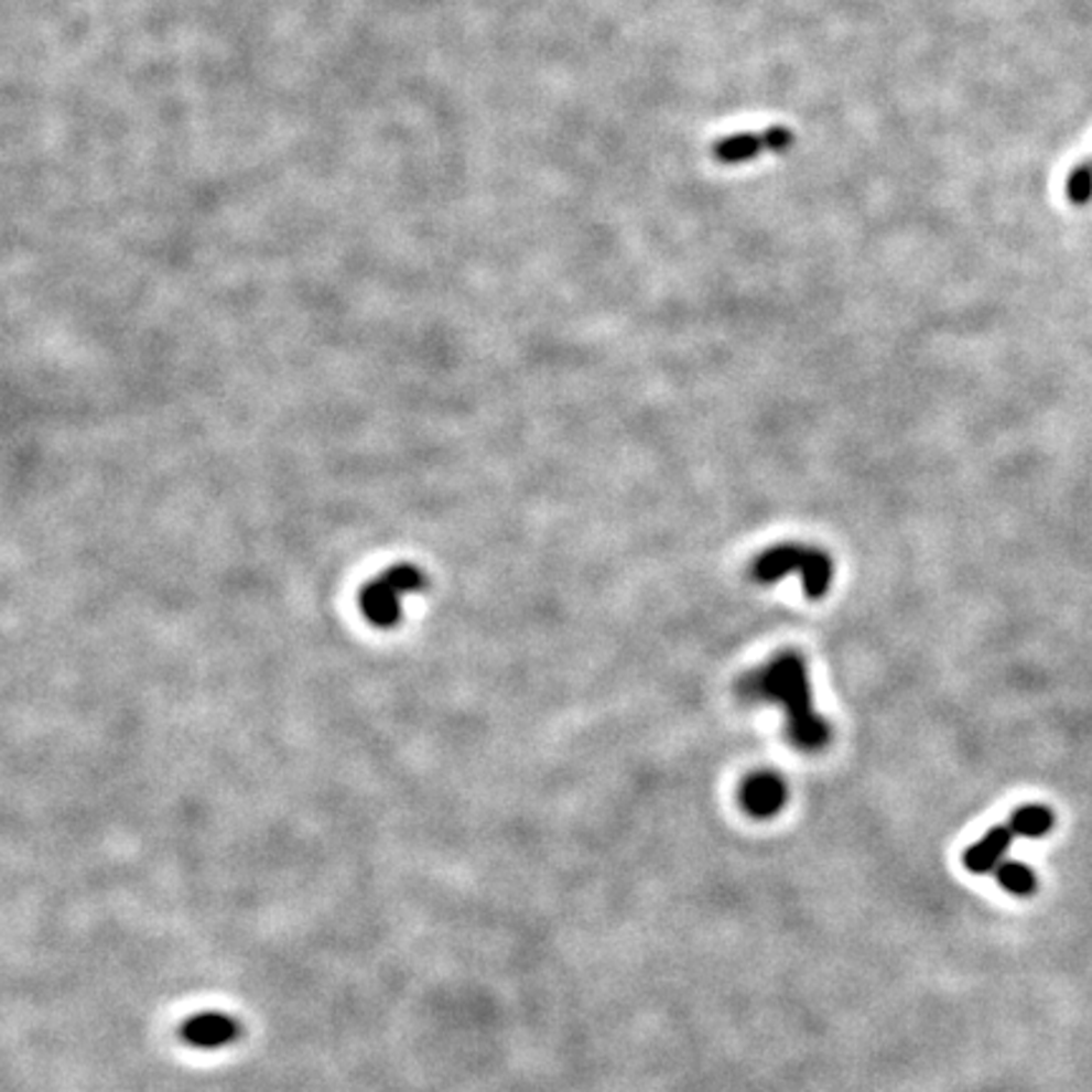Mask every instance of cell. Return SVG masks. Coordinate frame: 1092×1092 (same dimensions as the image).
I'll return each mask as SVG.
<instances>
[{"instance_id":"cell-8","label":"cell","mask_w":1092,"mask_h":1092,"mask_svg":"<svg viewBox=\"0 0 1092 1092\" xmlns=\"http://www.w3.org/2000/svg\"><path fill=\"white\" fill-rule=\"evenodd\" d=\"M996 880L1012 896H1031L1037 888V875L1025 863H1004L996 867Z\"/></svg>"},{"instance_id":"cell-4","label":"cell","mask_w":1092,"mask_h":1092,"mask_svg":"<svg viewBox=\"0 0 1092 1092\" xmlns=\"http://www.w3.org/2000/svg\"><path fill=\"white\" fill-rule=\"evenodd\" d=\"M787 802V785L771 771H759L742 785V807L756 820L779 814Z\"/></svg>"},{"instance_id":"cell-1","label":"cell","mask_w":1092,"mask_h":1092,"mask_svg":"<svg viewBox=\"0 0 1092 1092\" xmlns=\"http://www.w3.org/2000/svg\"><path fill=\"white\" fill-rule=\"evenodd\" d=\"M744 701L759 703H781L787 713V731L792 744L802 752H820L830 742L832 731L828 721L817 716L812 703L810 675H807L804 660L797 652L777 656L754 673L744 675L736 685Z\"/></svg>"},{"instance_id":"cell-6","label":"cell","mask_w":1092,"mask_h":1092,"mask_svg":"<svg viewBox=\"0 0 1092 1092\" xmlns=\"http://www.w3.org/2000/svg\"><path fill=\"white\" fill-rule=\"evenodd\" d=\"M1012 840H1014V832H1012L1009 824H1007V828L988 830L986 835L976 842V845H971L966 850L964 865L969 867L971 873H976V875H984V873L996 871V867H999V863H1002L1004 853H1007V850H1009Z\"/></svg>"},{"instance_id":"cell-7","label":"cell","mask_w":1092,"mask_h":1092,"mask_svg":"<svg viewBox=\"0 0 1092 1092\" xmlns=\"http://www.w3.org/2000/svg\"><path fill=\"white\" fill-rule=\"evenodd\" d=\"M1055 814L1042 804H1027L1012 814L1009 828L1014 835L1021 837H1042L1052 830Z\"/></svg>"},{"instance_id":"cell-2","label":"cell","mask_w":1092,"mask_h":1092,"mask_svg":"<svg viewBox=\"0 0 1092 1092\" xmlns=\"http://www.w3.org/2000/svg\"><path fill=\"white\" fill-rule=\"evenodd\" d=\"M787 574H799L807 597L820 599L828 595L835 570H832V559L828 554L802 544L774 547L756 559L752 570V577L761 584H774Z\"/></svg>"},{"instance_id":"cell-5","label":"cell","mask_w":1092,"mask_h":1092,"mask_svg":"<svg viewBox=\"0 0 1092 1092\" xmlns=\"http://www.w3.org/2000/svg\"><path fill=\"white\" fill-rule=\"evenodd\" d=\"M415 584H418V574L412 570H398L387 574V577L372 584V590H369L367 597L363 599L367 615L372 617V620L387 625L394 617V607H398L394 597H398L402 590L408 592L410 587H415Z\"/></svg>"},{"instance_id":"cell-3","label":"cell","mask_w":1092,"mask_h":1092,"mask_svg":"<svg viewBox=\"0 0 1092 1092\" xmlns=\"http://www.w3.org/2000/svg\"><path fill=\"white\" fill-rule=\"evenodd\" d=\"M792 144V132L787 127H771L759 134H734L721 140L713 148V158L724 165H742L746 160H754L759 152H777Z\"/></svg>"}]
</instances>
